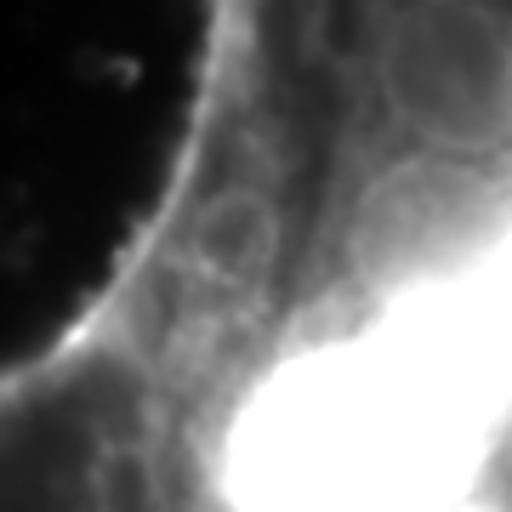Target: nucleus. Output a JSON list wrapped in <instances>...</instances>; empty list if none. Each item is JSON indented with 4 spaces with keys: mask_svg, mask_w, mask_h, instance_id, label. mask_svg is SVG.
Instances as JSON below:
<instances>
[{
    "mask_svg": "<svg viewBox=\"0 0 512 512\" xmlns=\"http://www.w3.org/2000/svg\"><path fill=\"white\" fill-rule=\"evenodd\" d=\"M6 512H512V0H194Z\"/></svg>",
    "mask_w": 512,
    "mask_h": 512,
    "instance_id": "obj_1",
    "label": "nucleus"
}]
</instances>
